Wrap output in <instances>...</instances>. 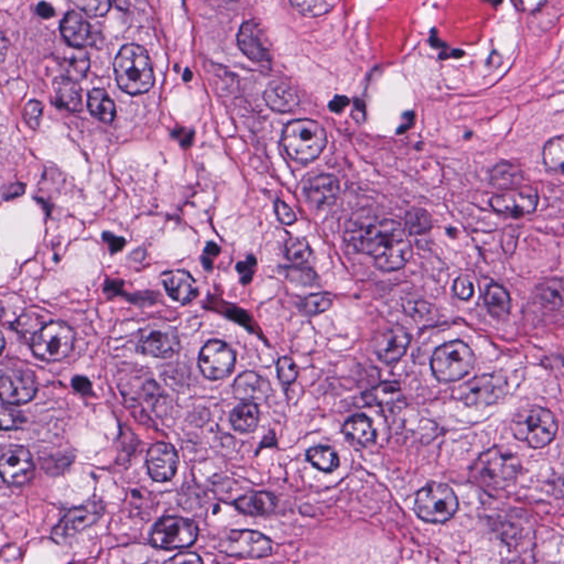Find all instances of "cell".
<instances>
[{
	"mask_svg": "<svg viewBox=\"0 0 564 564\" xmlns=\"http://www.w3.org/2000/svg\"><path fill=\"white\" fill-rule=\"evenodd\" d=\"M345 240L353 250L368 255L386 272L403 268L413 255L405 228L395 220L378 218L371 210L355 213L347 222Z\"/></svg>",
	"mask_w": 564,
	"mask_h": 564,
	"instance_id": "cell-1",
	"label": "cell"
},
{
	"mask_svg": "<svg viewBox=\"0 0 564 564\" xmlns=\"http://www.w3.org/2000/svg\"><path fill=\"white\" fill-rule=\"evenodd\" d=\"M116 81L122 91L140 95L151 90L154 84L151 60L144 48L127 44L120 49L114 63Z\"/></svg>",
	"mask_w": 564,
	"mask_h": 564,
	"instance_id": "cell-2",
	"label": "cell"
},
{
	"mask_svg": "<svg viewBox=\"0 0 564 564\" xmlns=\"http://www.w3.org/2000/svg\"><path fill=\"white\" fill-rule=\"evenodd\" d=\"M519 472L521 463L517 457L495 447L477 459L472 471V477L484 489L501 491L511 486Z\"/></svg>",
	"mask_w": 564,
	"mask_h": 564,
	"instance_id": "cell-3",
	"label": "cell"
},
{
	"mask_svg": "<svg viewBox=\"0 0 564 564\" xmlns=\"http://www.w3.org/2000/svg\"><path fill=\"white\" fill-rule=\"evenodd\" d=\"M328 142L324 128L311 119L291 122L284 132L282 144L292 159L310 162L316 159Z\"/></svg>",
	"mask_w": 564,
	"mask_h": 564,
	"instance_id": "cell-4",
	"label": "cell"
},
{
	"mask_svg": "<svg viewBox=\"0 0 564 564\" xmlns=\"http://www.w3.org/2000/svg\"><path fill=\"white\" fill-rule=\"evenodd\" d=\"M514 435L533 449H543L553 441L558 432V421L548 409L533 405L518 411L511 422Z\"/></svg>",
	"mask_w": 564,
	"mask_h": 564,
	"instance_id": "cell-5",
	"label": "cell"
},
{
	"mask_svg": "<svg viewBox=\"0 0 564 564\" xmlns=\"http://www.w3.org/2000/svg\"><path fill=\"white\" fill-rule=\"evenodd\" d=\"M457 509L459 501L453 489L440 483L429 484L419 491L413 507L420 519L432 523H447Z\"/></svg>",
	"mask_w": 564,
	"mask_h": 564,
	"instance_id": "cell-6",
	"label": "cell"
},
{
	"mask_svg": "<svg viewBox=\"0 0 564 564\" xmlns=\"http://www.w3.org/2000/svg\"><path fill=\"white\" fill-rule=\"evenodd\" d=\"M475 356L465 343H445L437 347L431 358V368L437 381L451 383L467 376L473 369Z\"/></svg>",
	"mask_w": 564,
	"mask_h": 564,
	"instance_id": "cell-7",
	"label": "cell"
},
{
	"mask_svg": "<svg viewBox=\"0 0 564 564\" xmlns=\"http://www.w3.org/2000/svg\"><path fill=\"white\" fill-rule=\"evenodd\" d=\"M75 334L63 322H51L36 333L32 339V351L39 358L56 362L65 358L73 348Z\"/></svg>",
	"mask_w": 564,
	"mask_h": 564,
	"instance_id": "cell-8",
	"label": "cell"
},
{
	"mask_svg": "<svg viewBox=\"0 0 564 564\" xmlns=\"http://www.w3.org/2000/svg\"><path fill=\"white\" fill-rule=\"evenodd\" d=\"M198 527L193 521L178 516H166L154 525L150 543L158 549L188 548L198 539Z\"/></svg>",
	"mask_w": 564,
	"mask_h": 564,
	"instance_id": "cell-9",
	"label": "cell"
},
{
	"mask_svg": "<svg viewBox=\"0 0 564 564\" xmlns=\"http://www.w3.org/2000/svg\"><path fill=\"white\" fill-rule=\"evenodd\" d=\"M509 393L507 378L501 373L481 375L465 383L459 396L465 405L484 408L499 403Z\"/></svg>",
	"mask_w": 564,
	"mask_h": 564,
	"instance_id": "cell-10",
	"label": "cell"
},
{
	"mask_svg": "<svg viewBox=\"0 0 564 564\" xmlns=\"http://www.w3.org/2000/svg\"><path fill=\"white\" fill-rule=\"evenodd\" d=\"M218 549L230 557L259 559L272 555V543L258 531L234 530L220 540Z\"/></svg>",
	"mask_w": 564,
	"mask_h": 564,
	"instance_id": "cell-11",
	"label": "cell"
},
{
	"mask_svg": "<svg viewBox=\"0 0 564 564\" xmlns=\"http://www.w3.org/2000/svg\"><path fill=\"white\" fill-rule=\"evenodd\" d=\"M180 337L172 326L164 323H154L142 330L137 351L146 356L170 358L180 351Z\"/></svg>",
	"mask_w": 564,
	"mask_h": 564,
	"instance_id": "cell-12",
	"label": "cell"
},
{
	"mask_svg": "<svg viewBox=\"0 0 564 564\" xmlns=\"http://www.w3.org/2000/svg\"><path fill=\"white\" fill-rule=\"evenodd\" d=\"M236 354L234 349L222 342L213 340L201 349L198 367L202 374L211 381L226 378L234 371Z\"/></svg>",
	"mask_w": 564,
	"mask_h": 564,
	"instance_id": "cell-13",
	"label": "cell"
},
{
	"mask_svg": "<svg viewBox=\"0 0 564 564\" xmlns=\"http://www.w3.org/2000/svg\"><path fill=\"white\" fill-rule=\"evenodd\" d=\"M37 390L35 376L30 371H9L0 377V398L8 405H26L35 398Z\"/></svg>",
	"mask_w": 564,
	"mask_h": 564,
	"instance_id": "cell-14",
	"label": "cell"
},
{
	"mask_svg": "<svg viewBox=\"0 0 564 564\" xmlns=\"http://www.w3.org/2000/svg\"><path fill=\"white\" fill-rule=\"evenodd\" d=\"M35 475V463L29 449L16 447L8 449L0 459V477L13 486L29 483Z\"/></svg>",
	"mask_w": 564,
	"mask_h": 564,
	"instance_id": "cell-15",
	"label": "cell"
},
{
	"mask_svg": "<svg viewBox=\"0 0 564 564\" xmlns=\"http://www.w3.org/2000/svg\"><path fill=\"white\" fill-rule=\"evenodd\" d=\"M538 202L539 198L535 188H523L497 194L491 198V206L496 212L519 218L533 213L537 208Z\"/></svg>",
	"mask_w": 564,
	"mask_h": 564,
	"instance_id": "cell-16",
	"label": "cell"
},
{
	"mask_svg": "<svg viewBox=\"0 0 564 564\" xmlns=\"http://www.w3.org/2000/svg\"><path fill=\"white\" fill-rule=\"evenodd\" d=\"M103 515V509L100 504L90 503L72 509L65 517L60 521L59 525L54 528L52 538L56 543H65L66 540L74 537L82 530L93 525L100 516Z\"/></svg>",
	"mask_w": 564,
	"mask_h": 564,
	"instance_id": "cell-17",
	"label": "cell"
},
{
	"mask_svg": "<svg viewBox=\"0 0 564 564\" xmlns=\"http://www.w3.org/2000/svg\"><path fill=\"white\" fill-rule=\"evenodd\" d=\"M238 46L245 55L256 63L272 60V50L264 28L256 20L245 22L238 32Z\"/></svg>",
	"mask_w": 564,
	"mask_h": 564,
	"instance_id": "cell-18",
	"label": "cell"
},
{
	"mask_svg": "<svg viewBox=\"0 0 564 564\" xmlns=\"http://www.w3.org/2000/svg\"><path fill=\"white\" fill-rule=\"evenodd\" d=\"M180 459L174 445L158 442L147 455V469L150 477L158 483L171 481L178 471Z\"/></svg>",
	"mask_w": 564,
	"mask_h": 564,
	"instance_id": "cell-19",
	"label": "cell"
},
{
	"mask_svg": "<svg viewBox=\"0 0 564 564\" xmlns=\"http://www.w3.org/2000/svg\"><path fill=\"white\" fill-rule=\"evenodd\" d=\"M233 393L237 399L250 403H262L272 396V385L255 371H245L237 377L233 385Z\"/></svg>",
	"mask_w": 564,
	"mask_h": 564,
	"instance_id": "cell-20",
	"label": "cell"
},
{
	"mask_svg": "<svg viewBox=\"0 0 564 564\" xmlns=\"http://www.w3.org/2000/svg\"><path fill=\"white\" fill-rule=\"evenodd\" d=\"M340 193V182L331 174H320L311 179L304 188L307 200L313 208L332 206Z\"/></svg>",
	"mask_w": 564,
	"mask_h": 564,
	"instance_id": "cell-21",
	"label": "cell"
},
{
	"mask_svg": "<svg viewBox=\"0 0 564 564\" xmlns=\"http://www.w3.org/2000/svg\"><path fill=\"white\" fill-rule=\"evenodd\" d=\"M410 341V334L407 331L400 326H395L379 337L375 351L381 362L395 364L405 355Z\"/></svg>",
	"mask_w": 564,
	"mask_h": 564,
	"instance_id": "cell-22",
	"label": "cell"
},
{
	"mask_svg": "<svg viewBox=\"0 0 564 564\" xmlns=\"http://www.w3.org/2000/svg\"><path fill=\"white\" fill-rule=\"evenodd\" d=\"M162 284L170 298L176 302L186 304L198 297L196 280L186 270H171L162 275Z\"/></svg>",
	"mask_w": 564,
	"mask_h": 564,
	"instance_id": "cell-23",
	"label": "cell"
},
{
	"mask_svg": "<svg viewBox=\"0 0 564 564\" xmlns=\"http://www.w3.org/2000/svg\"><path fill=\"white\" fill-rule=\"evenodd\" d=\"M64 40L74 49H84L93 42V32L85 18L76 11H70L61 22Z\"/></svg>",
	"mask_w": 564,
	"mask_h": 564,
	"instance_id": "cell-24",
	"label": "cell"
},
{
	"mask_svg": "<svg viewBox=\"0 0 564 564\" xmlns=\"http://www.w3.org/2000/svg\"><path fill=\"white\" fill-rule=\"evenodd\" d=\"M343 433L351 445L366 447L376 441L377 433L371 419L365 415H353L343 425Z\"/></svg>",
	"mask_w": 564,
	"mask_h": 564,
	"instance_id": "cell-25",
	"label": "cell"
},
{
	"mask_svg": "<svg viewBox=\"0 0 564 564\" xmlns=\"http://www.w3.org/2000/svg\"><path fill=\"white\" fill-rule=\"evenodd\" d=\"M264 100L274 112H290L299 105V97L290 86L282 82L269 84L264 94Z\"/></svg>",
	"mask_w": 564,
	"mask_h": 564,
	"instance_id": "cell-26",
	"label": "cell"
},
{
	"mask_svg": "<svg viewBox=\"0 0 564 564\" xmlns=\"http://www.w3.org/2000/svg\"><path fill=\"white\" fill-rule=\"evenodd\" d=\"M55 103L70 112H81L82 93L78 82L69 76H59L53 82Z\"/></svg>",
	"mask_w": 564,
	"mask_h": 564,
	"instance_id": "cell-27",
	"label": "cell"
},
{
	"mask_svg": "<svg viewBox=\"0 0 564 564\" xmlns=\"http://www.w3.org/2000/svg\"><path fill=\"white\" fill-rule=\"evenodd\" d=\"M234 505L240 513L250 516H262L272 513L276 509L277 499L272 494L254 491L237 499Z\"/></svg>",
	"mask_w": 564,
	"mask_h": 564,
	"instance_id": "cell-28",
	"label": "cell"
},
{
	"mask_svg": "<svg viewBox=\"0 0 564 564\" xmlns=\"http://www.w3.org/2000/svg\"><path fill=\"white\" fill-rule=\"evenodd\" d=\"M362 398L371 407H390L400 400V385L396 381H385L365 391Z\"/></svg>",
	"mask_w": 564,
	"mask_h": 564,
	"instance_id": "cell-29",
	"label": "cell"
},
{
	"mask_svg": "<svg viewBox=\"0 0 564 564\" xmlns=\"http://www.w3.org/2000/svg\"><path fill=\"white\" fill-rule=\"evenodd\" d=\"M259 418L258 405L250 401H243L232 411L230 420L237 432L250 433L258 427Z\"/></svg>",
	"mask_w": 564,
	"mask_h": 564,
	"instance_id": "cell-30",
	"label": "cell"
},
{
	"mask_svg": "<svg viewBox=\"0 0 564 564\" xmlns=\"http://www.w3.org/2000/svg\"><path fill=\"white\" fill-rule=\"evenodd\" d=\"M88 110L104 124H110L116 117L115 104L103 88H94L88 94Z\"/></svg>",
	"mask_w": 564,
	"mask_h": 564,
	"instance_id": "cell-31",
	"label": "cell"
},
{
	"mask_svg": "<svg viewBox=\"0 0 564 564\" xmlns=\"http://www.w3.org/2000/svg\"><path fill=\"white\" fill-rule=\"evenodd\" d=\"M485 303L491 316L497 320L507 318L511 313V297L505 288L499 284H493L487 289Z\"/></svg>",
	"mask_w": 564,
	"mask_h": 564,
	"instance_id": "cell-32",
	"label": "cell"
},
{
	"mask_svg": "<svg viewBox=\"0 0 564 564\" xmlns=\"http://www.w3.org/2000/svg\"><path fill=\"white\" fill-rule=\"evenodd\" d=\"M307 459L315 469L332 473L337 467H340V459L337 457L334 449L329 447H314L309 449Z\"/></svg>",
	"mask_w": 564,
	"mask_h": 564,
	"instance_id": "cell-33",
	"label": "cell"
},
{
	"mask_svg": "<svg viewBox=\"0 0 564 564\" xmlns=\"http://www.w3.org/2000/svg\"><path fill=\"white\" fill-rule=\"evenodd\" d=\"M538 298L543 306L551 310H559L563 304V281L552 279L538 288Z\"/></svg>",
	"mask_w": 564,
	"mask_h": 564,
	"instance_id": "cell-34",
	"label": "cell"
},
{
	"mask_svg": "<svg viewBox=\"0 0 564 564\" xmlns=\"http://www.w3.org/2000/svg\"><path fill=\"white\" fill-rule=\"evenodd\" d=\"M290 3L301 15L316 18L332 11L340 0H290Z\"/></svg>",
	"mask_w": 564,
	"mask_h": 564,
	"instance_id": "cell-35",
	"label": "cell"
},
{
	"mask_svg": "<svg viewBox=\"0 0 564 564\" xmlns=\"http://www.w3.org/2000/svg\"><path fill=\"white\" fill-rule=\"evenodd\" d=\"M521 179L523 176L519 169L509 164H499V166H496L491 176V183L496 188L503 190L513 188L521 181Z\"/></svg>",
	"mask_w": 564,
	"mask_h": 564,
	"instance_id": "cell-36",
	"label": "cell"
},
{
	"mask_svg": "<svg viewBox=\"0 0 564 564\" xmlns=\"http://www.w3.org/2000/svg\"><path fill=\"white\" fill-rule=\"evenodd\" d=\"M543 161L553 171H563L564 142L563 137L553 138L547 142L543 149Z\"/></svg>",
	"mask_w": 564,
	"mask_h": 564,
	"instance_id": "cell-37",
	"label": "cell"
},
{
	"mask_svg": "<svg viewBox=\"0 0 564 564\" xmlns=\"http://www.w3.org/2000/svg\"><path fill=\"white\" fill-rule=\"evenodd\" d=\"M432 228L431 216L425 211L413 208L405 216V230L411 235H423Z\"/></svg>",
	"mask_w": 564,
	"mask_h": 564,
	"instance_id": "cell-38",
	"label": "cell"
},
{
	"mask_svg": "<svg viewBox=\"0 0 564 564\" xmlns=\"http://www.w3.org/2000/svg\"><path fill=\"white\" fill-rule=\"evenodd\" d=\"M286 255L294 264H302L310 258L311 248L307 240L292 237L286 243Z\"/></svg>",
	"mask_w": 564,
	"mask_h": 564,
	"instance_id": "cell-39",
	"label": "cell"
},
{
	"mask_svg": "<svg viewBox=\"0 0 564 564\" xmlns=\"http://www.w3.org/2000/svg\"><path fill=\"white\" fill-rule=\"evenodd\" d=\"M333 299L326 293H316L303 301V310L310 315L321 314L332 307Z\"/></svg>",
	"mask_w": 564,
	"mask_h": 564,
	"instance_id": "cell-40",
	"label": "cell"
},
{
	"mask_svg": "<svg viewBox=\"0 0 564 564\" xmlns=\"http://www.w3.org/2000/svg\"><path fill=\"white\" fill-rule=\"evenodd\" d=\"M68 64V75L74 81L78 82L80 78H83L90 69V59L85 52H80L72 56Z\"/></svg>",
	"mask_w": 564,
	"mask_h": 564,
	"instance_id": "cell-41",
	"label": "cell"
},
{
	"mask_svg": "<svg viewBox=\"0 0 564 564\" xmlns=\"http://www.w3.org/2000/svg\"><path fill=\"white\" fill-rule=\"evenodd\" d=\"M72 3L90 17H103L110 9V0H72Z\"/></svg>",
	"mask_w": 564,
	"mask_h": 564,
	"instance_id": "cell-42",
	"label": "cell"
},
{
	"mask_svg": "<svg viewBox=\"0 0 564 564\" xmlns=\"http://www.w3.org/2000/svg\"><path fill=\"white\" fill-rule=\"evenodd\" d=\"M277 375L282 385L289 386L298 378V366L290 357H281L277 363Z\"/></svg>",
	"mask_w": 564,
	"mask_h": 564,
	"instance_id": "cell-43",
	"label": "cell"
},
{
	"mask_svg": "<svg viewBox=\"0 0 564 564\" xmlns=\"http://www.w3.org/2000/svg\"><path fill=\"white\" fill-rule=\"evenodd\" d=\"M25 422V417L22 413L0 405V431L18 430Z\"/></svg>",
	"mask_w": 564,
	"mask_h": 564,
	"instance_id": "cell-44",
	"label": "cell"
},
{
	"mask_svg": "<svg viewBox=\"0 0 564 564\" xmlns=\"http://www.w3.org/2000/svg\"><path fill=\"white\" fill-rule=\"evenodd\" d=\"M42 114H43V105L38 100H31L26 105L23 110V117L30 127L37 129L41 122Z\"/></svg>",
	"mask_w": 564,
	"mask_h": 564,
	"instance_id": "cell-45",
	"label": "cell"
},
{
	"mask_svg": "<svg viewBox=\"0 0 564 564\" xmlns=\"http://www.w3.org/2000/svg\"><path fill=\"white\" fill-rule=\"evenodd\" d=\"M474 290H475V289H474V284L472 282L471 279L467 278V277H459V278L455 281V294H457L461 300H469V299L473 297Z\"/></svg>",
	"mask_w": 564,
	"mask_h": 564,
	"instance_id": "cell-46",
	"label": "cell"
},
{
	"mask_svg": "<svg viewBox=\"0 0 564 564\" xmlns=\"http://www.w3.org/2000/svg\"><path fill=\"white\" fill-rule=\"evenodd\" d=\"M275 211H276L277 218H279L281 223L286 225H292L293 223L297 222V216L293 212L292 208L286 204L284 201L277 200L275 204Z\"/></svg>",
	"mask_w": 564,
	"mask_h": 564,
	"instance_id": "cell-47",
	"label": "cell"
},
{
	"mask_svg": "<svg viewBox=\"0 0 564 564\" xmlns=\"http://www.w3.org/2000/svg\"><path fill=\"white\" fill-rule=\"evenodd\" d=\"M514 1L519 9L528 13H533L543 7L548 0H514Z\"/></svg>",
	"mask_w": 564,
	"mask_h": 564,
	"instance_id": "cell-48",
	"label": "cell"
},
{
	"mask_svg": "<svg viewBox=\"0 0 564 564\" xmlns=\"http://www.w3.org/2000/svg\"><path fill=\"white\" fill-rule=\"evenodd\" d=\"M517 240L518 232H516L515 228H511L506 230L503 240L504 250H506V252H509V254L511 252L513 254L516 245H517Z\"/></svg>",
	"mask_w": 564,
	"mask_h": 564,
	"instance_id": "cell-49",
	"label": "cell"
},
{
	"mask_svg": "<svg viewBox=\"0 0 564 564\" xmlns=\"http://www.w3.org/2000/svg\"><path fill=\"white\" fill-rule=\"evenodd\" d=\"M72 386L78 393H82V395H88V393H92L91 381L84 376L74 377L73 381H72Z\"/></svg>",
	"mask_w": 564,
	"mask_h": 564,
	"instance_id": "cell-50",
	"label": "cell"
},
{
	"mask_svg": "<svg viewBox=\"0 0 564 564\" xmlns=\"http://www.w3.org/2000/svg\"><path fill=\"white\" fill-rule=\"evenodd\" d=\"M168 562H172V563H202L203 560L200 555H196V553L183 552V553H179Z\"/></svg>",
	"mask_w": 564,
	"mask_h": 564,
	"instance_id": "cell-51",
	"label": "cell"
},
{
	"mask_svg": "<svg viewBox=\"0 0 564 564\" xmlns=\"http://www.w3.org/2000/svg\"><path fill=\"white\" fill-rule=\"evenodd\" d=\"M37 14L43 19H50V18L55 15V11H54L53 7L49 3L42 1L37 6Z\"/></svg>",
	"mask_w": 564,
	"mask_h": 564,
	"instance_id": "cell-52",
	"label": "cell"
},
{
	"mask_svg": "<svg viewBox=\"0 0 564 564\" xmlns=\"http://www.w3.org/2000/svg\"><path fill=\"white\" fill-rule=\"evenodd\" d=\"M349 104L346 96H336L330 103V110L334 112H341Z\"/></svg>",
	"mask_w": 564,
	"mask_h": 564,
	"instance_id": "cell-53",
	"label": "cell"
},
{
	"mask_svg": "<svg viewBox=\"0 0 564 564\" xmlns=\"http://www.w3.org/2000/svg\"><path fill=\"white\" fill-rule=\"evenodd\" d=\"M9 49V41L6 38L5 33L0 30V65L5 62Z\"/></svg>",
	"mask_w": 564,
	"mask_h": 564,
	"instance_id": "cell-54",
	"label": "cell"
},
{
	"mask_svg": "<svg viewBox=\"0 0 564 564\" xmlns=\"http://www.w3.org/2000/svg\"><path fill=\"white\" fill-rule=\"evenodd\" d=\"M110 1L115 4L116 7L119 8L120 10H126L128 8V0H110Z\"/></svg>",
	"mask_w": 564,
	"mask_h": 564,
	"instance_id": "cell-55",
	"label": "cell"
},
{
	"mask_svg": "<svg viewBox=\"0 0 564 564\" xmlns=\"http://www.w3.org/2000/svg\"><path fill=\"white\" fill-rule=\"evenodd\" d=\"M5 346H6L5 337H4L3 333L0 332V355H1V353L4 352V349H5Z\"/></svg>",
	"mask_w": 564,
	"mask_h": 564,
	"instance_id": "cell-56",
	"label": "cell"
},
{
	"mask_svg": "<svg viewBox=\"0 0 564 564\" xmlns=\"http://www.w3.org/2000/svg\"><path fill=\"white\" fill-rule=\"evenodd\" d=\"M184 81L188 82L191 81V78H192V72L191 70L186 69V73H184Z\"/></svg>",
	"mask_w": 564,
	"mask_h": 564,
	"instance_id": "cell-57",
	"label": "cell"
},
{
	"mask_svg": "<svg viewBox=\"0 0 564 564\" xmlns=\"http://www.w3.org/2000/svg\"><path fill=\"white\" fill-rule=\"evenodd\" d=\"M489 1H491L493 5H499V4L501 3V0H489Z\"/></svg>",
	"mask_w": 564,
	"mask_h": 564,
	"instance_id": "cell-58",
	"label": "cell"
}]
</instances>
